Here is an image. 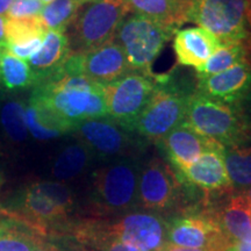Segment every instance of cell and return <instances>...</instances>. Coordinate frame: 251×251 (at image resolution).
I'll return each mask as SVG.
<instances>
[{"label": "cell", "mask_w": 251, "mask_h": 251, "mask_svg": "<svg viewBox=\"0 0 251 251\" xmlns=\"http://www.w3.org/2000/svg\"><path fill=\"white\" fill-rule=\"evenodd\" d=\"M30 100L54 114L71 133L80 122L107 117L103 85L83 75L61 71L34 87Z\"/></svg>", "instance_id": "obj_1"}, {"label": "cell", "mask_w": 251, "mask_h": 251, "mask_svg": "<svg viewBox=\"0 0 251 251\" xmlns=\"http://www.w3.org/2000/svg\"><path fill=\"white\" fill-rule=\"evenodd\" d=\"M184 121L197 133L224 147L240 146L251 141V119L243 105H229L197 91L188 100Z\"/></svg>", "instance_id": "obj_2"}, {"label": "cell", "mask_w": 251, "mask_h": 251, "mask_svg": "<svg viewBox=\"0 0 251 251\" xmlns=\"http://www.w3.org/2000/svg\"><path fill=\"white\" fill-rule=\"evenodd\" d=\"M15 220L23 221L35 233L46 234L68 220L75 205L70 187L59 181H36L18 194L13 203Z\"/></svg>", "instance_id": "obj_3"}, {"label": "cell", "mask_w": 251, "mask_h": 251, "mask_svg": "<svg viewBox=\"0 0 251 251\" xmlns=\"http://www.w3.org/2000/svg\"><path fill=\"white\" fill-rule=\"evenodd\" d=\"M155 79L156 89L135 120L131 133L147 142L158 143L184 121L188 100L196 91L190 92L169 76H155Z\"/></svg>", "instance_id": "obj_4"}, {"label": "cell", "mask_w": 251, "mask_h": 251, "mask_svg": "<svg viewBox=\"0 0 251 251\" xmlns=\"http://www.w3.org/2000/svg\"><path fill=\"white\" fill-rule=\"evenodd\" d=\"M141 166L134 158L112 161L93 172L91 205L100 214L129 211L137 205Z\"/></svg>", "instance_id": "obj_5"}, {"label": "cell", "mask_w": 251, "mask_h": 251, "mask_svg": "<svg viewBox=\"0 0 251 251\" xmlns=\"http://www.w3.org/2000/svg\"><path fill=\"white\" fill-rule=\"evenodd\" d=\"M129 13L127 0H94L85 4L71 26L72 51L84 54L113 41Z\"/></svg>", "instance_id": "obj_6"}, {"label": "cell", "mask_w": 251, "mask_h": 251, "mask_svg": "<svg viewBox=\"0 0 251 251\" xmlns=\"http://www.w3.org/2000/svg\"><path fill=\"white\" fill-rule=\"evenodd\" d=\"M177 30L174 27L133 13L128 14L122 21L114 40L122 47L134 71L152 75L150 72L152 63Z\"/></svg>", "instance_id": "obj_7"}, {"label": "cell", "mask_w": 251, "mask_h": 251, "mask_svg": "<svg viewBox=\"0 0 251 251\" xmlns=\"http://www.w3.org/2000/svg\"><path fill=\"white\" fill-rule=\"evenodd\" d=\"M248 0H191L187 23L199 25L212 33L220 45L248 41Z\"/></svg>", "instance_id": "obj_8"}, {"label": "cell", "mask_w": 251, "mask_h": 251, "mask_svg": "<svg viewBox=\"0 0 251 251\" xmlns=\"http://www.w3.org/2000/svg\"><path fill=\"white\" fill-rule=\"evenodd\" d=\"M153 75L131 71L120 79L103 85L107 117L126 130L131 131L135 120L139 118L156 89Z\"/></svg>", "instance_id": "obj_9"}, {"label": "cell", "mask_w": 251, "mask_h": 251, "mask_svg": "<svg viewBox=\"0 0 251 251\" xmlns=\"http://www.w3.org/2000/svg\"><path fill=\"white\" fill-rule=\"evenodd\" d=\"M76 136L84 143L94 157L106 161L133 158L142 149L144 140L126 130L108 117L89 119L77 126Z\"/></svg>", "instance_id": "obj_10"}, {"label": "cell", "mask_w": 251, "mask_h": 251, "mask_svg": "<svg viewBox=\"0 0 251 251\" xmlns=\"http://www.w3.org/2000/svg\"><path fill=\"white\" fill-rule=\"evenodd\" d=\"M109 240H119L140 251H162L168 246V224L155 213L131 212L106 225Z\"/></svg>", "instance_id": "obj_11"}, {"label": "cell", "mask_w": 251, "mask_h": 251, "mask_svg": "<svg viewBox=\"0 0 251 251\" xmlns=\"http://www.w3.org/2000/svg\"><path fill=\"white\" fill-rule=\"evenodd\" d=\"M63 71L83 75L101 85H107L134 70L122 47L113 40L84 54L74 52Z\"/></svg>", "instance_id": "obj_12"}, {"label": "cell", "mask_w": 251, "mask_h": 251, "mask_svg": "<svg viewBox=\"0 0 251 251\" xmlns=\"http://www.w3.org/2000/svg\"><path fill=\"white\" fill-rule=\"evenodd\" d=\"M168 241L176 247L226 251L231 243L213 213H188L168 225Z\"/></svg>", "instance_id": "obj_13"}, {"label": "cell", "mask_w": 251, "mask_h": 251, "mask_svg": "<svg viewBox=\"0 0 251 251\" xmlns=\"http://www.w3.org/2000/svg\"><path fill=\"white\" fill-rule=\"evenodd\" d=\"M180 192L178 175L159 158H152L141 168L137 203L149 211L161 212L177 202Z\"/></svg>", "instance_id": "obj_14"}, {"label": "cell", "mask_w": 251, "mask_h": 251, "mask_svg": "<svg viewBox=\"0 0 251 251\" xmlns=\"http://www.w3.org/2000/svg\"><path fill=\"white\" fill-rule=\"evenodd\" d=\"M196 91L229 105H242L251 96V62H241L224 72L197 79Z\"/></svg>", "instance_id": "obj_15"}, {"label": "cell", "mask_w": 251, "mask_h": 251, "mask_svg": "<svg viewBox=\"0 0 251 251\" xmlns=\"http://www.w3.org/2000/svg\"><path fill=\"white\" fill-rule=\"evenodd\" d=\"M175 170L186 168L208 151L222 150L225 147L216 141L197 133L183 121L158 143Z\"/></svg>", "instance_id": "obj_16"}, {"label": "cell", "mask_w": 251, "mask_h": 251, "mask_svg": "<svg viewBox=\"0 0 251 251\" xmlns=\"http://www.w3.org/2000/svg\"><path fill=\"white\" fill-rule=\"evenodd\" d=\"M225 149L208 151L186 168L175 170L180 183L192 185L207 193L227 194L234 188L226 169Z\"/></svg>", "instance_id": "obj_17"}, {"label": "cell", "mask_w": 251, "mask_h": 251, "mask_svg": "<svg viewBox=\"0 0 251 251\" xmlns=\"http://www.w3.org/2000/svg\"><path fill=\"white\" fill-rule=\"evenodd\" d=\"M74 54L65 31L48 30L40 49L28 59L36 78V86L57 76Z\"/></svg>", "instance_id": "obj_18"}, {"label": "cell", "mask_w": 251, "mask_h": 251, "mask_svg": "<svg viewBox=\"0 0 251 251\" xmlns=\"http://www.w3.org/2000/svg\"><path fill=\"white\" fill-rule=\"evenodd\" d=\"M172 47L178 64L193 67L197 70L222 46L208 30L201 27H191L176 31Z\"/></svg>", "instance_id": "obj_19"}, {"label": "cell", "mask_w": 251, "mask_h": 251, "mask_svg": "<svg viewBox=\"0 0 251 251\" xmlns=\"http://www.w3.org/2000/svg\"><path fill=\"white\" fill-rule=\"evenodd\" d=\"M47 31L40 15L28 19L6 18L4 48L28 61L42 46Z\"/></svg>", "instance_id": "obj_20"}, {"label": "cell", "mask_w": 251, "mask_h": 251, "mask_svg": "<svg viewBox=\"0 0 251 251\" xmlns=\"http://www.w3.org/2000/svg\"><path fill=\"white\" fill-rule=\"evenodd\" d=\"M215 218L231 244L251 242L250 205L243 193L229 198L221 211L216 213Z\"/></svg>", "instance_id": "obj_21"}, {"label": "cell", "mask_w": 251, "mask_h": 251, "mask_svg": "<svg viewBox=\"0 0 251 251\" xmlns=\"http://www.w3.org/2000/svg\"><path fill=\"white\" fill-rule=\"evenodd\" d=\"M130 12L166 26L178 27L187 23L191 0H127Z\"/></svg>", "instance_id": "obj_22"}, {"label": "cell", "mask_w": 251, "mask_h": 251, "mask_svg": "<svg viewBox=\"0 0 251 251\" xmlns=\"http://www.w3.org/2000/svg\"><path fill=\"white\" fill-rule=\"evenodd\" d=\"M93 157L90 149L80 141L68 144L55 158L51 170L52 176L61 181L75 179L89 168Z\"/></svg>", "instance_id": "obj_23"}, {"label": "cell", "mask_w": 251, "mask_h": 251, "mask_svg": "<svg viewBox=\"0 0 251 251\" xmlns=\"http://www.w3.org/2000/svg\"><path fill=\"white\" fill-rule=\"evenodd\" d=\"M25 118L28 134L36 140H52L71 133L67 126L59 121L54 114L34 100L29 99L26 103Z\"/></svg>", "instance_id": "obj_24"}, {"label": "cell", "mask_w": 251, "mask_h": 251, "mask_svg": "<svg viewBox=\"0 0 251 251\" xmlns=\"http://www.w3.org/2000/svg\"><path fill=\"white\" fill-rule=\"evenodd\" d=\"M251 42L250 40L244 42L231 43V45L222 46L216 50L214 55L207 61L201 68L197 69V79H202L213 75L224 72L228 69L235 67L238 63L250 61Z\"/></svg>", "instance_id": "obj_25"}, {"label": "cell", "mask_w": 251, "mask_h": 251, "mask_svg": "<svg viewBox=\"0 0 251 251\" xmlns=\"http://www.w3.org/2000/svg\"><path fill=\"white\" fill-rule=\"evenodd\" d=\"M1 86L8 91H20L36 86V78L26 59L1 48Z\"/></svg>", "instance_id": "obj_26"}, {"label": "cell", "mask_w": 251, "mask_h": 251, "mask_svg": "<svg viewBox=\"0 0 251 251\" xmlns=\"http://www.w3.org/2000/svg\"><path fill=\"white\" fill-rule=\"evenodd\" d=\"M224 159L229 179L234 190L244 191L251 187V146L225 147Z\"/></svg>", "instance_id": "obj_27"}, {"label": "cell", "mask_w": 251, "mask_h": 251, "mask_svg": "<svg viewBox=\"0 0 251 251\" xmlns=\"http://www.w3.org/2000/svg\"><path fill=\"white\" fill-rule=\"evenodd\" d=\"M83 6L79 0H54L45 5L40 18L47 30L67 31L75 23Z\"/></svg>", "instance_id": "obj_28"}, {"label": "cell", "mask_w": 251, "mask_h": 251, "mask_svg": "<svg viewBox=\"0 0 251 251\" xmlns=\"http://www.w3.org/2000/svg\"><path fill=\"white\" fill-rule=\"evenodd\" d=\"M26 102L21 100H8L0 108V125L5 134L14 142H23L27 139Z\"/></svg>", "instance_id": "obj_29"}, {"label": "cell", "mask_w": 251, "mask_h": 251, "mask_svg": "<svg viewBox=\"0 0 251 251\" xmlns=\"http://www.w3.org/2000/svg\"><path fill=\"white\" fill-rule=\"evenodd\" d=\"M39 241L33 233L19 228L17 222L0 221V251H33Z\"/></svg>", "instance_id": "obj_30"}, {"label": "cell", "mask_w": 251, "mask_h": 251, "mask_svg": "<svg viewBox=\"0 0 251 251\" xmlns=\"http://www.w3.org/2000/svg\"><path fill=\"white\" fill-rule=\"evenodd\" d=\"M43 2L41 0H13L6 18L28 19L39 17L42 12Z\"/></svg>", "instance_id": "obj_31"}, {"label": "cell", "mask_w": 251, "mask_h": 251, "mask_svg": "<svg viewBox=\"0 0 251 251\" xmlns=\"http://www.w3.org/2000/svg\"><path fill=\"white\" fill-rule=\"evenodd\" d=\"M101 251H140L135 248L128 246V244H125L120 242L119 240H111L109 242L106 244L102 249H100Z\"/></svg>", "instance_id": "obj_32"}, {"label": "cell", "mask_w": 251, "mask_h": 251, "mask_svg": "<svg viewBox=\"0 0 251 251\" xmlns=\"http://www.w3.org/2000/svg\"><path fill=\"white\" fill-rule=\"evenodd\" d=\"M33 251H62L55 244L49 242H43V241H39L37 244L34 248Z\"/></svg>", "instance_id": "obj_33"}, {"label": "cell", "mask_w": 251, "mask_h": 251, "mask_svg": "<svg viewBox=\"0 0 251 251\" xmlns=\"http://www.w3.org/2000/svg\"><path fill=\"white\" fill-rule=\"evenodd\" d=\"M226 251H251V242L234 243Z\"/></svg>", "instance_id": "obj_34"}, {"label": "cell", "mask_w": 251, "mask_h": 251, "mask_svg": "<svg viewBox=\"0 0 251 251\" xmlns=\"http://www.w3.org/2000/svg\"><path fill=\"white\" fill-rule=\"evenodd\" d=\"M5 23L6 17L0 15V48L5 47Z\"/></svg>", "instance_id": "obj_35"}, {"label": "cell", "mask_w": 251, "mask_h": 251, "mask_svg": "<svg viewBox=\"0 0 251 251\" xmlns=\"http://www.w3.org/2000/svg\"><path fill=\"white\" fill-rule=\"evenodd\" d=\"M12 2H13V0H0V15H2V17L7 15Z\"/></svg>", "instance_id": "obj_36"}, {"label": "cell", "mask_w": 251, "mask_h": 251, "mask_svg": "<svg viewBox=\"0 0 251 251\" xmlns=\"http://www.w3.org/2000/svg\"><path fill=\"white\" fill-rule=\"evenodd\" d=\"M162 251H206L201 249H190V248H183V247H176L172 244H168Z\"/></svg>", "instance_id": "obj_37"}, {"label": "cell", "mask_w": 251, "mask_h": 251, "mask_svg": "<svg viewBox=\"0 0 251 251\" xmlns=\"http://www.w3.org/2000/svg\"><path fill=\"white\" fill-rule=\"evenodd\" d=\"M247 25H248V30H249L250 34V42H251V0H248L247 5Z\"/></svg>", "instance_id": "obj_38"}, {"label": "cell", "mask_w": 251, "mask_h": 251, "mask_svg": "<svg viewBox=\"0 0 251 251\" xmlns=\"http://www.w3.org/2000/svg\"><path fill=\"white\" fill-rule=\"evenodd\" d=\"M243 194H244V197H246L248 203H249L250 207H251V187L248 188L246 192H243Z\"/></svg>", "instance_id": "obj_39"}, {"label": "cell", "mask_w": 251, "mask_h": 251, "mask_svg": "<svg viewBox=\"0 0 251 251\" xmlns=\"http://www.w3.org/2000/svg\"><path fill=\"white\" fill-rule=\"evenodd\" d=\"M2 183H4V177H2V174H1V172H0V190H1Z\"/></svg>", "instance_id": "obj_40"}, {"label": "cell", "mask_w": 251, "mask_h": 251, "mask_svg": "<svg viewBox=\"0 0 251 251\" xmlns=\"http://www.w3.org/2000/svg\"><path fill=\"white\" fill-rule=\"evenodd\" d=\"M41 1L43 2V5H48V4H50V2H51V1H54V0H41Z\"/></svg>", "instance_id": "obj_41"}, {"label": "cell", "mask_w": 251, "mask_h": 251, "mask_svg": "<svg viewBox=\"0 0 251 251\" xmlns=\"http://www.w3.org/2000/svg\"><path fill=\"white\" fill-rule=\"evenodd\" d=\"M0 63H1V48H0ZM0 86H1V72H0Z\"/></svg>", "instance_id": "obj_42"}, {"label": "cell", "mask_w": 251, "mask_h": 251, "mask_svg": "<svg viewBox=\"0 0 251 251\" xmlns=\"http://www.w3.org/2000/svg\"><path fill=\"white\" fill-rule=\"evenodd\" d=\"M79 1H81L84 5H85V4H89V2L94 1V0H79Z\"/></svg>", "instance_id": "obj_43"}, {"label": "cell", "mask_w": 251, "mask_h": 251, "mask_svg": "<svg viewBox=\"0 0 251 251\" xmlns=\"http://www.w3.org/2000/svg\"><path fill=\"white\" fill-rule=\"evenodd\" d=\"M250 218H251V207H250Z\"/></svg>", "instance_id": "obj_44"}, {"label": "cell", "mask_w": 251, "mask_h": 251, "mask_svg": "<svg viewBox=\"0 0 251 251\" xmlns=\"http://www.w3.org/2000/svg\"><path fill=\"white\" fill-rule=\"evenodd\" d=\"M0 221H1V220H0Z\"/></svg>", "instance_id": "obj_45"}]
</instances>
